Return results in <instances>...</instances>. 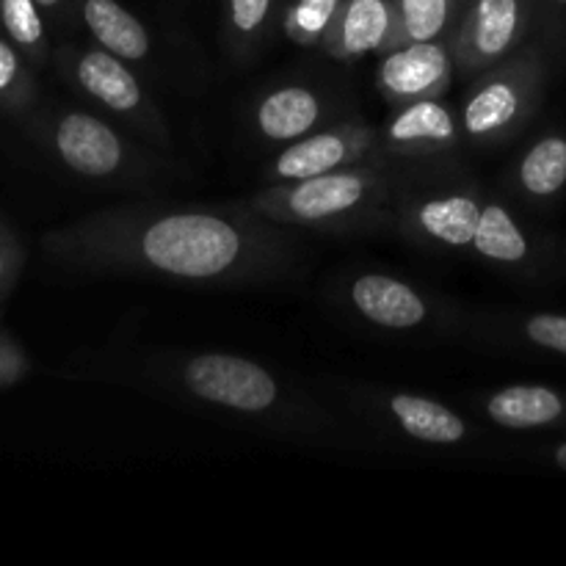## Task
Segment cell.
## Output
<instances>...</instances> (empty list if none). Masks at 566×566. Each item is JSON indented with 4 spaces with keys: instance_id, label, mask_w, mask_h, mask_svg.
<instances>
[{
    "instance_id": "6da1fadb",
    "label": "cell",
    "mask_w": 566,
    "mask_h": 566,
    "mask_svg": "<svg viewBox=\"0 0 566 566\" xmlns=\"http://www.w3.org/2000/svg\"><path fill=\"white\" fill-rule=\"evenodd\" d=\"M258 219L202 208H122L88 227V254L133 274L243 282L285 258L282 238Z\"/></svg>"
},
{
    "instance_id": "7a4b0ae2",
    "label": "cell",
    "mask_w": 566,
    "mask_h": 566,
    "mask_svg": "<svg viewBox=\"0 0 566 566\" xmlns=\"http://www.w3.org/2000/svg\"><path fill=\"white\" fill-rule=\"evenodd\" d=\"M385 177L374 169H337L307 180L280 182L252 199L254 216L280 224L326 227L374 213L387 199Z\"/></svg>"
},
{
    "instance_id": "3957f363",
    "label": "cell",
    "mask_w": 566,
    "mask_h": 566,
    "mask_svg": "<svg viewBox=\"0 0 566 566\" xmlns=\"http://www.w3.org/2000/svg\"><path fill=\"white\" fill-rule=\"evenodd\" d=\"M182 385L199 401L243 415H263L280 403V385L263 365L232 354H199L182 365Z\"/></svg>"
},
{
    "instance_id": "277c9868",
    "label": "cell",
    "mask_w": 566,
    "mask_h": 566,
    "mask_svg": "<svg viewBox=\"0 0 566 566\" xmlns=\"http://www.w3.org/2000/svg\"><path fill=\"white\" fill-rule=\"evenodd\" d=\"M536 72L528 61L490 66L470 88L462 108V130L475 144H495L528 116L534 105Z\"/></svg>"
},
{
    "instance_id": "5b68a950",
    "label": "cell",
    "mask_w": 566,
    "mask_h": 566,
    "mask_svg": "<svg viewBox=\"0 0 566 566\" xmlns=\"http://www.w3.org/2000/svg\"><path fill=\"white\" fill-rule=\"evenodd\" d=\"M53 142L59 158L81 177L108 180L133 171V153L125 138L108 122L92 114L72 111L61 116Z\"/></svg>"
},
{
    "instance_id": "8992f818",
    "label": "cell",
    "mask_w": 566,
    "mask_h": 566,
    "mask_svg": "<svg viewBox=\"0 0 566 566\" xmlns=\"http://www.w3.org/2000/svg\"><path fill=\"white\" fill-rule=\"evenodd\" d=\"M457 61L448 44L409 42L387 50L379 66V88L392 105L418 103V99H440L451 86Z\"/></svg>"
},
{
    "instance_id": "52a82bcc",
    "label": "cell",
    "mask_w": 566,
    "mask_h": 566,
    "mask_svg": "<svg viewBox=\"0 0 566 566\" xmlns=\"http://www.w3.org/2000/svg\"><path fill=\"white\" fill-rule=\"evenodd\" d=\"M374 142L376 133L365 125H343L335 130L310 133L298 142H291V147L276 155L271 177L280 182H291L348 169L374 149Z\"/></svg>"
},
{
    "instance_id": "ba28073f",
    "label": "cell",
    "mask_w": 566,
    "mask_h": 566,
    "mask_svg": "<svg viewBox=\"0 0 566 566\" xmlns=\"http://www.w3.org/2000/svg\"><path fill=\"white\" fill-rule=\"evenodd\" d=\"M520 31H523L520 0H479L462 33L451 44L457 70L473 75L501 64L517 44Z\"/></svg>"
},
{
    "instance_id": "9c48e42d",
    "label": "cell",
    "mask_w": 566,
    "mask_h": 566,
    "mask_svg": "<svg viewBox=\"0 0 566 566\" xmlns=\"http://www.w3.org/2000/svg\"><path fill=\"white\" fill-rule=\"evenodd\" d=\"M396 11L390 0H346L324 33V50L337 61L392 50Z\"/></svg>"
},
{
    "instance_id": "30bf717a",
    "label": "cell",
    "mask_w": 566,
    "mask_h": 566,
    "mask_svg": "<svg viewBox=\"0 0 566 566\" xmlns=\"http://www.w3.org/2000/svg\"><path fill=\"white\" fill-rule=\"evenodd\" d=\"M75 81L92 99H97L103 108L127 119L155 122V108L144 97V88L125 59L108 53L105 48L86 50L75 64Z\"/></svg>"
},
{
    "instance_id": "8fae6325",
    "label": "cell",
    "mask_w": 566,
    "mask_h": 566,
    "mask_svg": "<svg viewBox=\"0 0 566 566\" xmlns=\"http://www.w3.org/2000/svg\"><path fill=\"white\" fill-rule=\"evenodd\" d=\"M459 142V122L440 99H418L396 111L385 127V149L409 158L448 153Z\"/></svg>"
},
{
    "instance_id": "7c38bea8",
    "label": "cell",
    "mask_w": 566,
    "mask_h": 566,
    "mask_svg": "<svg viewBox=\"0 0 566 566\" xmlns=\"http://www.w3.org/2000/svg\"><path fill=\"white\" fill-rule=\"evenodd\" d=\"M352 307L381 329H418L429 318V302L403 280L387 274H363L348 287Z\"/></svg>"
},
{
    "instance_id": "4fadbf2b",
    "label": "cell",
    "mask_w": 566,
    "mask_h": 566,
    "mask_svg": "<svg viewBox=\"0 0 566 566\" xmlns=\"http://www.w3.org/2000/svg\"><path fill=\"white\" fill-rule=\"evenodd\" d=\"M484 202L473 193H440L426 197L409 208V224L429 241L448 249H470Z\"/></svg>"
},
{
    "instance_id": "5bb4252c",
    "label": "cell",
    "mask_w": 566,
    "mask_h": 566,
    "mask_svg": "<svg viewBox=\"0 0 566 566\" xmlns=\"http://www.w3.org/2000/svg\"><path fill=\"white\" fill-rule=\"evenodd\" d=\"M324 103L310 86H282L265 94L258 105V130L269 142L291 144L310 136L318 127Z\"/></svg>"
},
{
    "instance_id": "9a60e30c",
    "label": "cell",
    "mask_w": 566,
    "mask_h": 566,
    "mask_svg": "<svg viewBox=\"0 0 566 566\" xmlns=\"http://www.w3.org/2000/svg\"><path fill=\"white\" fill-rule=\"evenodd\" d=\"M83 22L99 42V48L119 55L127 64H138L153 50L147 28L116 0H86L83 3Z\"/></svg>"
},
{
    "instance_id": "2e32d148",
    "label": "cell",
    "mask_w": 566,
    "mask_h": 566,
    "mask_svg": "<svg viewBox=\"0 0 566 566\" xmlns=\"http://www.w3.org/2000/svg\"><path fill=\"white\" fill-rule=\"evenodd\" d=\"M486 415L503 429H542L564 415V398L542 385H512L486 401Z\"/></svg>"
},
{
    "instance_id": "e0dca14e",
    "label": "cell",
    "mask_w": 566,
    "mask_h": 566,
    "mask_svg": "<svg viewBox=\"0 0 566 566\" xmlns=\"http://www.w3.org/2000/svg\"><path fill=\"white\" fill-rule=\"evenodd\" d=\"M390 412L403 429V434L418 442L457 446L468 437V423L453 409H448L446 403L429 401V398L398 392V396L390 398Z\"/></svg>"
},
{
    "instance_id": "ac0fdd59",
    "label": "cell",
    "mask_w": 566,
    "mask_h": 566,
    "mask_svg": "<svg viewBox=\"0 0 566 566\" xmlns=\"http://www.w3.org/2000/svg\"><path fill=\"white\" fill-rule=\"evenodd\" d=\"M475 254H481L490 263H503V265H517L528 258V241H525V232L520 230V224L514 221V216L509 213L503 205L484 202L481 210L479 227H475L473 238Z\"/></svg>"
},
{
    "instance_id": "d6986e66",
    "label": "cell",
    "mask_w": 566,
    "mask_h": 566,
    "mask_svg": "<svg viewBox=\"0 0 566 566\" xmlns=\"http://www.w3.org/2000/svg\"><path fill=\"white\" fill-rule=\"evenodd\" d=\"M520 186L531 197H553L566 186V138L545 136L520 160Z\"/></svg>"
},
{
    "instance_id": "ffe728a7",
    "label": "cell",
    "mask_w": 566,
    "mask_h": 566,
    "mask_svg": "<svg viewBox=\"0 0 566 566\" xmlns=\"http://www.w3.org/2000/svg\"><path fill=\"white\" fill-rule=\"evenodd\" d=\"M396 11L392 48L409 42H434L442 36L451 14L448 0H390Z\"/></svg>"
},
{
    "instance_id": "44dd1931",
    "label": "cell",
    "mask_w": 566,
    "mask_h": 566,
    "mask_svg": "<svg viewBox=\"0 0 566 566\" xmlns=\"http://www.w3.org/2000/svg\"><path fill=\"white\" fill-rule=\"evenodd\" d=\"M340 3L343 0H296L285 20L287 36L298 44L321 42Z\"/></svg>"
},
{
    "instance_id": "7402d4cb",
    "label": "cell",
    "mask_w": 566,
    "mask_h": 566,
    "mask_svg": "<svg viewBox=\"0 0 566 566\" xmlns=\"http://www.w3.org/2000/svg\"><path fill=\"white\" fill-rule=\"evenodd\" d=\"M3 25L9 36L22 48L42 42L44 25L36 11V0H3Z\"/></svg>"
},
{
    "instance_id": "603a6c76",
    "label": "cell",
    "mask_w": 566,
    "mask_h": 566,
    "mask_svg": "<svg viewBox=\"0 0 566 566\" xmlns=\"http://www.w3.org/2000/svg\"><path fill=\"white\" fill-rule=\"evenodd\" d=\"M525 335L531 343L547 348V352L564 354L566 357V315H531L525 321Z\"/></svg>"
},
{
    "instance_id": "cb8c5ba5",
    "label": "cell",
    "mask_w": 566,
    "mask_h": 566,
    "mask_svg": "<svg viewBox=\"0 0 566 566\" xmlns=\"http://www.w3.org/2000/svg\"><path fill=\"white\" fill-rule=\"evenodd\" d=\"M271 9V0H230V20L235 33L249 36L265 22Z\"/></svg>"
},
{
    "instance_id": "d4e9b609",
    "label": "cell",
    "mask_w": 566,
    "mask_h": 566,
    "mask_svg": "<svg viewBox=\"0 0 566 566\" xmlns=\"http://www.w3.org/2000/svg\"><path fill=\"white\" fill-rule=\"evenodd\" d=\"M17 72H20L17 53L0 39V92H6V88L17 81Z\"/></svg>"
},
{
    "instance_id": "484cf974",
    "label": "cell",
    "mask_w": 566,
    "mask_h": 566,
    "mask_svg": "<svg viewBox=\"0 0 566 566\" xmlns=\"http://www.w3.org/2000/svg\"><path fill=\"white\" fill-rule=\"evenodd\" d=\"M553 459H556L558 468L566 470V442H564V446L556 448V453H553Z\"/></svg>"
},
{
    "instance_id": "4316f807",
    "label": "cell",
    "mask_w": 566,
    "mask_h": 566,
    "mask_svg": "<svg viewBox=\"0 0 566 566\" xmlns=\"http://www.w3.org/2000/svg\"><path fill=\"white\" fill-rule=\"evenodd\" d=\"M39 6H55V3H61V0H36Z\"/></svg>"
},
{
    "instance_id": "83f0119b",
    "label": "cell",
    "mask_w": 566,
    "mask_h": 566,
    "mask_svg": "<svg viewBox=\"0 0 566 566\" xmlns=\"http://www.w3.org/2000/svg\"><path fill=\"white\" fill-rule=\"evenodd\" d=\"M0 274H3V258H0Z\"/></svg>"
},
{
    "instance_id": "f1b7e54d",
    "label": "cell",
    "mask_w": 566,
    "mask_h": 566,
    "mask_svg": "<svg viewBox=\"0 0 566 566\" xmlns=\"http://www.w3.org/2000/svg\"><path fill=\"white\" fill-rule=\"evenodd\" d=\"M553 3H566V0H553Z\"/></svg>"
}]
</instances>
